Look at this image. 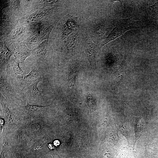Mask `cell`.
Instances as JSON below:
<instances>
[{"mask_svg":"<svg viewBox=\"0 0 158 158\" xmlns=\"http://www.w3.org/2000/svg\"><path fill=\"white\" fill-rule=\"evenodd\" d=\"M44 73V72L41 71L36 67H32L27 75L12 78L18 95L20 96L23 90L31 84L37 81H42L45 79Z\"/></svg>","mask_w":158,"mask_h":158,"instance_id":"cell-1","label":"cell"},{"mask_svg":"<svg viewBox=\"0 0 158 158\" xmlns=\"http://www.w3.org/2000/svg\"><path fill=\"white\" fill-rule=\"evenodd\" d=\"M132 17L119 20L116 27L99 45V49L109 42L123 35L128 30L138 28Z\"/></svg>","mask_w":158,"mask_h":158,"instance_id":"cell-2","label":"cell"},{"mask_svg":"<svg viewBox=\"0 0 158 158\" xmlns=\"http://www.w3.org/2000/svg\"><path fill=\"white\" fill-rule=\"evenodd\" d=\"M0 94L6 99L16 98L18 95L12 78L5 71L0 72Z\"/></svg>","mask_w":158,"mask_h":158,"instance_id":"cell-3","label":"cell"},{"mask_svg":"<svg viewBox=\"0 0 158 158\" xmlns=\"http://www.w3.org/2000/svg\"><path fill=\"white\" fill-rule=\"evenodd\" d=\"M84 48L85 54L92 68H95L96 67V57L99 49V45L92 41L87 32L85 38Z\"/></svg>","mask_w":158,"mask_h":158,"instance_id":"cell-4","label":"cell"},{"mask_svg":"<svg viewBox=\"0 0 158 158\" xmlns=\"http://www.w3.org/2000/svg\"><path fill=\"white\" fill-rule=\"evenodd\" d=\"M54 24L47 25L46 22H40L32 25L31 27L32 36L39 37L42 41L48 40Z\"/></svg>","mask_w":158,"mask_h":158,"instance_id":"cell-5","label":"cell"},{"mask_svg":"<svg viewBox=\"0 0 158 158\" xmlns=\"http://www.w3.org/2000/svg\"><path fill=\"white\" fill-rule=\"evenodd\" d=\"M32 56L38 60L45 63L49 59L50 51L48 40H45L32 50Z\"/></svg>","mask_w":158,"mask_h":158,"instance_id":"cell-6","label":"cell"},{"mask_svg":"<svg viewBox=\"0 0 158 158\" xmlns=\"http://www.w3.org/2000/svg\"><path fill=\"white\" fill-rule=\"evenodd\" d=\"M41 81H37L27 87L22 92L20 96H26L28 99L39 100L43 98L46 95V91L40 90L37 86Z\"/></svg>","mask_w":158,"mask_h":158,"instance_id":"cell-7","label":"cell"},{"mask_svg":"<svg viewBox=\"0 0 158 158\" xmlns=\"http://www.w3.org/2000/svg\"><path fill=\"white\" fill-rule=\"evenodd\" d=\"M50 105H34L30 104L27 102L26 106H20L24 111L30 116L34 117H40L44 116L46 113L49 109Z\"/></svg>","mask_w":158,"mask_h":158,"instance_id":"cell-8","label":"cell"},{"mask_svg":"<svg viewBox=\"0 0 158 158\" xmlns=\"http://www.w3.org/2000/svg\"><path fill=\"white\" fill-rule=\"evenodd\" d=\"M77 17L68 14L66 15V21L62 29V37L63 40L65 39L74 30L76 25Z\"/></svg>","mask_w":158,"mask_h":158,"instance_id":"cell-9","label":"cell"},{"mask_svg":"<svg viewBox=\"0 0 158 158\" xmlns=\"http://www.w3.org/2000/svg\"><path fill=\"white\" fill-rule=\"evenodd\" d=\"M20 63L16 62L15 59L12 60H10L8 62L5 71L12 78H16L18 75L23 76L26 75V72L20 67Z\"/></svg>","mask_w":158,"mask_h":158,"instance_id":"cell-10","label":"cell"},{"mask_svg":"<svg viewBox=\"0 0 158 158\" xmlns=\"http://www.w3.org/2000/svg\"><path fill=\"white\" fill-rule=\"evenodd\" d=\"M13 54L3 41L0 42V72L5 71L11 56Z\"/></svg>","mask_w":158,"mask_h":158,"instance_id":"cell-11","label":"cell"},{"mask_svg":"<svg viewBox=\"0 0 158 158\" xmlns=\"http://www.w3.org/2000/svg\"><path fill=\"white\" fill-rule=\"evenodd\" d=\"M32 51V50L24 45L16 48L13 53L14 59H19L20 63H22L27 57L31 55Z\"/></svg>","mask_w":158,"mask_h":158,"instance_id":"cell-12","label":"cell"},{"mask_svg":"<svg viewBox=\"0 0 158 158\" xmlns=\"http://www.w3.org/2000/svg\"><path fill=\"white\" fill-rule=\"evenodd\" d=\"M54 7L38 10L26 16V20L29 21H36L52 13Z\"/></svg>","mask_w":158,"mask_h":158,"instance_id":"cell-13","label":"cell"},{"mask_svg":"<svg viewBox=\"0 0 158 158\" xmlns=\"http://www.w3.org/2000/svg\"><path fill=\"white\" fill-rule=\"evenodd\" d=\"M77 37L76 35L72 34L68 36L64 41V52L67 54L73 50L76 44Z\"/></svg>","mask_w":158,"mask_h":158,"instance_id":"cell-14","label":"cell"},{"mask_svg":"<svg viewBox=\"0 0 158 158\" xmlns=\"http://www.w3.org/2000/svg\"><path fill=\"white\" fill-rule=\"evenodd\" d=\"M61 1L58 0H41L40 2V4L41 6L43 7L49 6H60Z\"/></svg>","mask_w":158,"mask_h":158,"instance_id":"cell-15","label":"cell"},{"mask_svg":"<svg viewBox=\"0 0 158 158\" xmlns=\"http://www.w3.org/2000/svg\"><path fill=\"white\" fill-rule=\"evenodd\" d=\"M143 121L140 117L136 119L135 123V129L136 133H140L143 130Z\"/></svg>","mask_w":158,"mask_h":158,"instance_id":"cell-16","label":"cell"},{"mask_svg":"<svg viewBox=\"0 0 158 158\" xmlns=\"http://www.w3.org/2000/svg\"><path fill=\"white\" fill-rule=\"evenodd\" d=\"M122 79V76H120L116 77L113 80L112 85V90L115 92H117L121 81Z\"/></svg>","mask_w":158,"mask_h":158,"instance_id":"cell-17","label":"cell"},{"mask_svg":"<svg viewBox=\"0 0 158 158\" xmlns=\"http://www.w3.org/2000/svg\"><path fill=\"white\" fill-rule=\"evenodd\" d=\"M24 30V28L19 26L16 28L12 32L11 36L12 38H16L22 34Z\"/></svg>","mask_w":158,"mask_h":158,"instance_id":"cell-18","label":"cell"},{"mask_svg":"<svg viewBox=\"0 0 158 158\" xmlns=\"http://www.w3.org/2000/svg\"><path fill=\"white\" fill-rule=\"evenodd\" d=\"M10 6L11 8L14 10H20L21 9L19 0L11 1Z\"/></svg>","mask_w":158,"mask_h":158,"instance_id":"cell-19","label":"cell"},{"mask_svg":"<svg viewBox=\"0 0 158 158\" xmlns=\"http://www.w3.org/2000/svg\"><path fill=\"white\" fill-rule=\"evenodd\" d=\"M126 58L123 59L121 65L118 68L119 71L121 73H124L126 71L127 68V64L126 61Z\"/></svg>","mask_w":158,"mask_h":158,"instance_id":"cell-20","label":"cell"},{"mask_svg":"<svg viewBox=\"0 0 158 158\" xmlns=\"http://www.w3.org/2000/svg\"><path fill=\"white\" fill-rule=\"evenodd\" d=\"M150 7L158 10V1L154 5L150 6Z\"/></svg>","mask_w":158,"mask_h":158,"instance_id":"cell-21","label":"cell"},{"mask_svg":"<svg viewBox=\"0 0 158 158\" xmlns=\"http://www.w3.org/2000/svg\"><path fill=\"white\" fill-rule=\"evenodd\" d=\"M54 143L55 145H59V142L58 140H56L54 142Z\"/></svg>","mask_w":158,"mask_h":158,"instance_id":"cell-22","label":"cell"},{"mask_svg":"<svg viewBox=\"0 0 158 158\" xmlns=\"http://www.w3.org/2000/svg\"><path fill=\"white\" fill-rule=\"evenodd\" d=\"M157 28H158V27H157Z\"/></svg>","mask_w":158,"mask_h":158,"instance_id":"cell-23","label":"cell"}]
</instances>
